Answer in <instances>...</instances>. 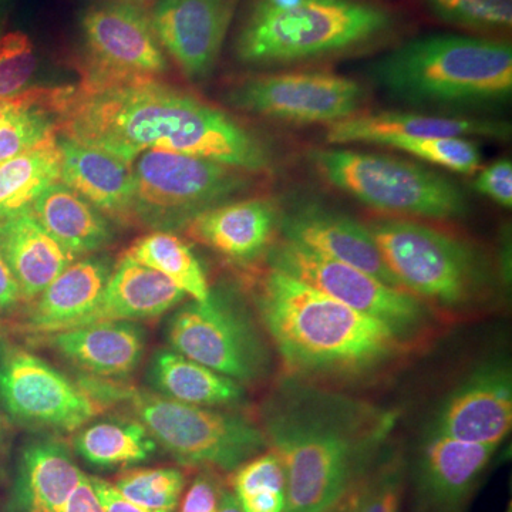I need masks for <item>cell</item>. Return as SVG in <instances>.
Masks as SVG:
<instances>
[{"label":"cell","instance_id":"74e56055","mask_svg":"<svg viewBox=\"0 0 512 512\" xmlns=\"http://www.w3.org/2000/svg\"><path fill=\"white\" fill-rule=\"evenodd\" d=\"M474 188L484 197L504 208L512 207V163L501 158L478 173Z\"/></svg>","mask_w":512,"mask_h":512},{"label":"cell","instance_id":"d4e9b609","mask_svg":"<svg viewBox=\"0 0 512 512\" xmlns=\"http://www.w3.org/2000/svg\"><path fill=\"white\" fill-rule=\"evenodd\" d=\"M113 269L109 259L103 256H86L73 261L30 302L25 329L43 336L69 326L100 298Z\"/></svg>","mask_w":512,"mask_h":512},{"label":"cell","instance_id":"f6af8a7d","mask_svg":"<svg viewBox=\"0 0 512 512\" xmlns=\"http://www.w3.org/2000/svg\"><path fill=\"white\" fill-rule=\"evenodd\" d=\"M218 512H242V510L235 495L224 491V493H221Z\"/></svg>","mask_w":512,"mask_h":512},{"label":"cell","instance_id":"f1b7e54d","mask_svg":"<svg viewBox=\"0 0 512 512\" xmlns=\"http://www.w3.org/2000/svg\"><path fill=\"white\" fill-rule=\"evenodd\" d=\"M60 165L62 153L56 133L0 163V224L30 211L47 187L59 183Z\"/></svg>","mask_w":512,"mask_h":512},{"label":"cell","instance_id":"4fadbf2b","mask_svg":"<svg viewBox=\"0 0 512 512\" xmlns=\"http://www.w3.org/2000/svg\"><path fill=\"white\" fill-rule=\"evenodd\" d=\"M82 84L101 86L156 79L168 62L150 15L130 0L100 3L84 12Z\"/></svg>","mask_w":512,"mask_h":512},{"label":"cell","instance_id":"ee69618b","mask_svg":"<svg viewBox=\"0 0 512 512\" xmlns=\"http://www.w3.org/2000/svg\"><path fill=\"white\" fill-rule=\"evenodd\" d=\"M26 93L28 92L20 94L18 97H13V99H0V123L9 116L10 111L15 110L16 107H19L20 104H22V101L25 100Z\"/></svg>","mask_w":512,"mask_h":512},{"label":"cell","instance_id":"ab89813d","mask_svg":"<svg viewBox=\"0 0 512 512\" xmlns=\"http://www.w3.org/2000/svg\"><path fill=\"white\" fill-rule=\"evenodd\" d=\"M92 478L94 493L99 498L103 512H151L146 508L127 500L123 494L117 490L116 485L109 481L101 480V478Z\"/></svg>","mask_w":512,"mask_h":512},{"label":"cell","instance_id":"8fae6325","mask_svg":"<svg viewBox=\"0 0 512 512\" xmlns=\"http://www.w3.org/2000/svg\"><path fill=\"white\" fill-rule=\"evenodd\" d=\"M0 406L18 426L60 434L79 431L106 410L79 380L13 345H0Z\"/></svg>","mask_w":512,"mask_h":512},{"label":"cell","instance_id":"4dcf8cb0","mask_svg":"<svg viewBox=\"0 0 512 512\" xmlns=\"http://www.w3.org/2000/svg\"><path fill=\"white\" fill-rule=\"evenodd\" d=\"M128 258L154 269L177 286L192 301L210 295L207 275L191 248L171 231H154L137 239L126 252Z\"/></svg>","mask_w":512,"mask_h":512},{"label":"cell","instance_id":"1f68e13d","mask_svg":"<svg viewBox=\"0 0 512 512\" xmlns=\"http://www.w3.org/2000/svg\"><path fill=\"white\" fill-rule=\"evenodd\" d=\"M55 89H29L19 107L0 123V163L19 156L57 131Z\"/></svg>","mask_w":512,"mask_h":512},{"label":"cell","instance_id":"7a4b0ae2","mask_svg":"<svg viewBox=\"0 0 512 512\" xmlns=\"http://www.w3.org/2000/svg\"><path fill=\"white\" fill-rule=\"evenodd\" d=\"M396 414L286 376L266 399L262 431L285 471V512L335 507L372 468Z\"/></svg>","mask_w":512,"mask_h":512},{"label":"cell","instance_id":"cb8c5ba5","mask_svg":"<svg viewBox=\"0 0 512 512\" xmlns=\"http://www.w3.org/2000/svg\"><path fill=\"white\" fill-rule=\"evenodd\" d=\"M84 476L62 441H29L20 453L10 512H63Z\"/></svg>","mask_w":512,"mask_h":512},{"label":"cell","instance_id":"b9f144b4","mask_svg":"<svg viewBox=\"0 0 512 512\" xmlns=\"http://www.w3.org/2000/svg\"><path fill=\"white\" fill-rule=\"evenodd\" d=\"M22 302V293L15 275L0 252V312H10Z\"/></svg>","mask_w":512,"mask_h":512},{"label":"cell","instance_id":"9a60e30c","mask_svg":"<svg viewBox=\"0 0 512 512\" xmlns=\"http://www.w3.org/2000/svg\"><path fill=\"white\" fill-rule=\"evenodd\" d=\"M237 0H158L150 19L161 47L191 80L217 66Z\"/></svg>","mask_w":512,"mask_h":512},{"label":"cell","instance_id":"603a6c76","mask_svg":"<svg viewBox=\"0 0 512 512\" xmlns=\"http://www.w3.org/2000/svg\"><path fill=\"white\" fill-rule=\"evenodd\" d=\"M60 181L103 215L131 222L134 201L133 167L120 158L60 137Z\"/></svg>","mask_w":512,"mask_h":512},{"label":"cell","instance_id":"d6a6232c","mask_svg":"<svg viewBox=\"0 0 512 512\" xmlns=\"http://www.w3.org/2000/svg\"><path fill=\"white\" fill-rule=\"evenodd\" d=\"M127 500L151 512H175L184 491L185 478L177 468H144L128 471L116 481Z\"/></svg>","mask_w":512,"mask_h":512},{"label":"cell","instance_id":"681fc988","mask_svg":"<svg viewBox=\"0 0 512 512\" xmlns=\"http://www.w3.org/2000/svg\"><path fill=\"white\" fill-rule=\"evenodd\" d=\"M6 0H0V5H3V3H5Z\"/></svg>","mask_w":512,"mask_h":512},{"label":"cell","instance_id":"277c9868","mask_svg":"<svg viewBox=\"0 0 512 512\" xmlns=\"http://www.w3.org/2000/svg\"><path fill=\"white\" fill-rule=\"evenodd\" d=\"M373 80L413 106L471 107L512 92V47L504 40L429 35L403 43L372 64Z\"/></svg>","mask_w":512,"mask_h":512},{"label":"cell","instance_id":"f35d334b","mask_svg":"<svg viewBox=\"0 0 512 512\" xmlns=\"http://www.w3.org/2000/svg\"><path fill=\"white\" fill-rule=\"evenodd\" d=\"M221 493L210 476H200L185 494L180 512H218Z\"/></svg>","mask_w":512,"mask_h":512},{"label":"cell","instance_id":"d590c367","mask_svg":"<svg viewBox=\"0 0 512 512\" xmlns=\"http://www.w3.org/2000/svg\"><path fill=\"white\" fill-rule=\"evenodd\" d=\"M404 494V466L392 457L360 480L350 493V512H400Z\"/></svg>","mask_w":512,"mask_h":512},{"label":"cell","instance_id":"ba28073f","mask_svg":"<svg viewBox=\"0 0 512 512\" xmlns=\"http://www.w3.org/2000/svg\"><path fill=\"white\" fill-rule=\"evenodd\" d=\"M367 228L397 284L420 301L460 309L488 286L484 259L461 239L410 220H380Z\"/></svg>","mask_w":512,"mask_h":512},{"label":"cell","instance_id":"44dd1931","mask_svg":"<svg viewBox=\"0 0 512 512\" xmlns=\"http://www.w3.org/2000/svg\"><path fill=\"white\" fill-rule=\"evenodd\" d=\"M281 222L268 198L224 202L192 218L188 237L232 261H252L268 248Z\"/></svg>","mask_w":512,"mask_h":512},{"label":"cell","instance_id":"30bf717a","mask_svg":"<svg viewBox=\"0 0 512 512\" xmlns=\"http://www.w3.org/2000/svg\"><path fill=\"white\" fill-rule=\"evenodd\" d=\"M167 340L174 352L242 386L259 382L268 373V350L255 323L222 289H211L205 301L177 309L168 322Z\"/></svg>","mask_w":512,"mask_h":512},{"label":"cell","instance_id":"2e32d148","mask_svg":"<svg viewBox=\"0 0 512 512\" xmlns=\"http://www.w3.org/2000/svg\"><path fill=\"white\" fill-rule=\"evenodd\" d=\"M512 427V379L505 365H487L450 393L434 433L468 443L500 446Z\"/></svg>","mask_w":512,"mask_h":512},{"label":"cell","instance_id":"e0dca14e","mask_svg":"<svg viewBox=\"0 0 512 512\" xmlns=\"http://www.w3.org/2000/svg\"><path fill=\"white\" fill-rule=\"evenodd\" d=\"M495 446L431 433L414 470V493L423 512H461L493 458Z\"/></svg>","mask_w":512,"mask_h":512},{"label":"cell","instance_id":"5bb4252c","mask_svg":"<svg viewBox=\"0 0 512 512\" xmlns=\"http://www.w3.org/2000/svg\"><path fill=\"white\" fill-rule=\"evenodd\" d=\"M362 84L339 74L303 70L252 77L229 90L235 109L295 124H333L355 116L365 101Z\"/></svg>","mask_w":512,"mask_h":512},{"label":"cell","instance_id":"7c38bea8","mask_svg":"<svg viewBox=\"0 0 512 512\" xmlns=\"http://www.w3.org/2000/svg\"><path fill=\"white\" fill-rule=\"evenodd\" d=\"M268 265L357 312L382 320L410 339L426 328L430 318L426 303L409 292L288 239L269 251Z\"/></svg>","mask_w":512,"mask_h":512},{"label":"cell","instance_id":"d6986e66","mask_svg":"<svg viewBox=\"0 0 512 512\" xmlns=\"http://www.w3.org/2000/svg\"><path fill=\"white\" fill-rule=\"evenodd\" d=\"M488 137L507 140L511 126L505 121L471 119V117L429 116V114L379 111L355 114L330 124L325 140L330 146L375 144L387 147L402 138L420 137Z\"/></svg>","mask_w":512,"mask_h":512},{"label":"cell","instance_id":"8d00e7d4","mask_svg":"<svg viewBox=\"0 0 512 512\" xmlns=\"http://www.w3.org/2000/svg\"><path fill=\"white\" fill-rule=\"evenodd\" d=\"M37 70V53L26 33L0 35V99H13L28 92Z\"/></svg>","mask_w":512,"mask_h":512},{"label":"cell","instance_id":"6da1fadb","mask_svg":"<svg viewBox=\"0 0 512 512\" xmlns=\"http://www.w3.org/2000/svg\"><path fill=\"white\" fill-rule=\"evenodd\" d=\"M57 130L133 164L148 150L205 158L249 174L269 173L264 141L217 107L157 79L62 87Z\"/></svg>","mask_w":512,"mask_h":512},{"label":"cell","instance_id":"60d3db41","mask_svg":"<svg viewBox=\"0 0 512 512\" xmlns=\"http://www.w3.org/2000/svg\"><path fill=\"white\" fill-rule=\"evenodd\" d=\"M237 501L242 512H285V491L282 490L259 491L239 497Z\"/></svg>","mask_w":512,"mask_h":512},{"label":"cell","instance_id":"8992f818","mask_svg":"<svg viewBox=\"0 0 512 512\" xmlns=\"http://www.w3.org/2000/svg\"><path fill=\"white\" fill-rule=\"evenodd\" d=\"M79 382L104 406L128 407L184 466L235 471L268 447L261 427L242 414L177 402L116 380L84 376Z\"/></svg>","mask_w":512,"mask_h":512},{"label":"cell","instance_id":"4316f807","mask_svg":"<svg viewBox=\"0 0 512 512\" xmlns=\"http://www.w3.org/2000/svg\"><path fill=\"white\" fill-rule=\"evenodd\" d=\"M30 210L73 259L100 251L113 241V229L104 215L63 183L47 187Z\"/></svg>","mask_w":512,"mask_h":512},{"label":"cell","instance_id":"c3c4849f","mask_svg":"<svg viewBox=\"0 0 512 512\" xmlns=\"http://www.w3.org/2000/svg\"><path fill=\"white\" fill-rule=\"evenodd\" d=\"M3 439H5V413L0 406V447H2Z\"/></svg>","mask_w":512,"mask_h":512},{"label":"cell","instance_id":"ffe728a7","mask_svg":"<svg viewBox=\"0 0 512 512\" xmlns=\"http://www.w3.org/2000/svg\"><path fill=\"white\" fill-rule=\"evenodd\" d=\"M84 375L119 379L133 373L146 352V332L136 322H103L39 336Z\"/></svg>","mask_w":512,"mask_h":512},{"label":"cell","instance_id":"9c48e42d","mask_svg":"<svg viewBox=\"0 0 512 512\" xmlns=\"http://www.w3.org/2000/svg\"><path fill=\"white\" fill-rule=\"evenodd\" d=\"M136 160L131 224L156 231L185 227L251 184V174L205 158L148 150Z\"/></svg>","mask_w":512,"mask_h":512},{"label":"cell","instance_id":"5b68a950","mask_svg":"<svg viewBox=\"0 0 512 512\" xmlns=\"http://www.w3.org/2000/svg\"><path fill=\"white\" fill-rule=\"evenodd\" d=\"M397 23L392 9L366 0H301L291 8L259 0L235 52L249 64L308 62L382 42Z\"/></svg>","mask_w":512,"mask_h":512},{"label":"cell","instance_id":"52a82bcc","mask_svg":"<svg viewBox=\"0 0 512 512\" xmlns=\"http://www.w3.org/2000/svg\"><path fill=\"white\" fill-rule=\"evenodd\" d=\"M309 158L326 183L372 210L430 220H456L468 212L456 183L413 161L348 148H320Z\"/></svg>","mask_w":512,"mask_h":512},{"label":"cell","instance_id":"3957f363","mask_svg":"<svg viewBox=\"0 0 512 512\" xmlns=\"http://www.w3.org/2000/svg\"><path fill=\"white\" fill-rule=\"evenodd\" d=\"M254 303L289 376L357 380L410 352L399 330L271 266L256 282Z\"/></svg>","mask_w":512,"mask_h":512},{"label":"cell","instance_id":"e575fe53","mask_svg":"<svg viewBox=\"0 0 512 512\" xmlns=\"http://www.w3.org/2000/svg\"><path fill=\"white\" fill-rule=\"evenodd\" d=\"M387 147L458 174L473 175L480 170V150L464 137L402 138Z\"/></svg>","mask_w":512,"mask_h":512},{"label":"cell","instance_id":"83f0119b","mask_svg":"<svg viewBox=\"0 0 512 512\" xmlns=\"http://www.w3.org/2000/svg\"><path fill=\"white\" fill-rule=\"evenodd\" d=\"M147 379L154 393L194 406H234L244 399L242 384L173 349L154 353Z\"/></svg>","mask_w":512,"mask_h":512},{"label":"cell","instance_id":"7402d4cb","mask_svg":"<svg viewBox=\"0 0 512 512\" xmlns=\"http://www.w3.org/2000/svg\"><path fill=\"white\" fill-rule=\"evenodd\" d=\"M184 298L185 293L165 276L124 255L92 308L62 330L94 323L157 318L175 308Z\"/></svg>","mask_w":512,"mask_h":512},{"label":"cell","instance_id":"7bdbcfd3","mask_svg":"<svg viewBox=\"0 0 512 512\" xmlns=\"http://www.w3.org/2000/svg\"><path fill=\"white\" fill-rule=\"evenodd\" d=\"M63 512H103L99 498L94 493L92 478L83 477Z\"/></svg>","mask_w":512,"mask_h":512},{"label":"cell","instance_id":"484cf974","mask_svg":"<svg viewBox=\"0 0 512 512\" xmlns=\"http://www.w3.org/2000/svg\"><path fill=\"white\" fill-rule=\"evenodd\" d=\"M0 252L18 281L22 301H35L74 259L32 210L0 224Z\"/></svg>","mask_w":512,"mask_h":512},{"label":"cell","instance_id":"f546056e","mask_svg":"<svg viewBox=\"0 0 512 512\" xmlns=\"http://www.w3.org/2000/svg\"><path fill=\"white\" fill-rule=\"evenodd\" d=\"M74 450L97 467L133 466L157 450L156 440L138 420H103L89 424L74 437Z\"/></svg>","mask_w":512,"mask_h":512},{"label":"cell","instance_id":"7dc6e473","mask_svg":"<svg viewBox=\"0 0 512 512\" xmlns=\"http://www.w3.org/2000/svg\"><path fill=\"white\" fill-rule=\"evenodd\" d=\"M325 512H350V494L345 500L340 501L339 504H336L335 507L330 508V510Z\"/></svg>","mask_w":512,"mask_h":512},{"label":"cell","instance_id":"836d02e7","mask_svg":"<svg viewBox=\"0 0 512 512\" xmlns=\"http://www.w3.org/2000/svg\"><path fill=\"white\" fill-rule=\"evenodd\" d=\"M434 18L471 32H505L512 26V0H419Z\"/></svg>","mask_w":512,"mask_h":512},{"label":"cell","instance_id":"bcb514c9","mask_svg":"<svg viewBox=\"0 0 512 512\" xmlns=\"http://www.w3.org/2000/svg\"><path fill=\"white\" fill-rule=\"evenodd\" d=\"M266 2L271 3L276 8H291V6L298 5L301 0H266Z\"/></svg>","mask_w":512,"mask_h":512},{"label":"cell","instance_id":"ac0fdd59","mask_svg":"<svg viewBox=\"0 0 512 512\" xmlns=\"http://www.w3.org/2000/svg\"><path fill=\"white\" fill-rule=\"evenodd\" d=\"M279 225L284 239L402 289L384 264L369 228L348 215L308 202L281 217Z\"/></svg>","mask_w":512,"mask_h":512}]
</instances>
